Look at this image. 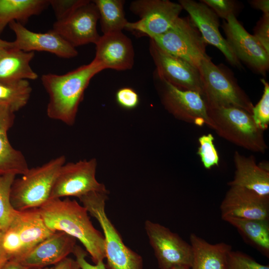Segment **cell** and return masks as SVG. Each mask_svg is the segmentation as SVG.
Returning a JSON list of instances; mask_svg holds the SVG:
<instances>
[{
  "instance_id": "1",
  "label": "cell",
  "mask_w": 269,
  "mask_h": 269,
  "mask_svg": "<svg viewBox=\"0 0 269 269\" xmlns=\"http://www.w3.org/2000/svg\"><path fill=\"white\" fill-rule=\"evenodd\" d=\"M38 211L52 232H63L78 240L96 264L105 259L104 236L93 225L87 209L67 197L49 199Z\"/></svg>"
},
{
  "instance_id": "2",
  "label": "cell",
  "mask_w": 269,
  "mask_h": 269,
  "mask_svg": "<svg viewBox=\"0 0 269 269\" xmlns=\"http://www.w3.org/2000/svg\"><path fill=\"white\" fill-rule=\"evenodd\" d=\"M104 70L102 65L93 59L64 74L42 75L41 83L49 96L47 116L68 126L73 125L85 90L92 78Z\"/></svg>"
},
{
  "instance_id": "3",
  "label": "cell",
  "mask_w": 269,
  "mask_h": 269,
  "mask_svg": "<svg viewBox=\"0 0 269 269\" xmlns=\"http://www.w3.org/2000/svg\"><path fill=\"white\" fill-rule=\"evenodd\" d=\"M109 192H92L79 198L103 232L105 259L109 269H142L141 257L127 246L105 211Z\"/></svg>"
},
{
  "instance_id": "4",
  "label": "cell",
  "mask_w": 269,
  "mask_h": 269,
  "mask_svg": "<svg viewBox=\"0 0 269 269\" xmlns=\"http://www.w3.org/2000/svg\"><path fill=\"white\" fill-rule=\"evenodd\" d=\"M207 107L212 129L220 136L253 152L266 151L264 131L256 126L251 114L236 107Z\"/></svg>"
},
{
  "instance_id": "5",
  "label": "cell",
  "mask_w": 269,
  "mask_h": 269,
  "mask_svg": "<svg viewBox=\"0 0 269 269\" xmlns=\"http://www.w3.org/2000/svg\"><path fill=\"white\" fill-rule=\"evenodd\" d=\"M66 157L60 155L44 164L29 168L15 179L11 187L10 202L17 211L38 208L49 199L55 180Z\"/></svg>"
},
{
  "instance_id": "6",
  "label": "cell",
  "mask_w": 269,
  "mask_h": 269,
  "mask_svg": "<svg viewBox=\"0 0 269 269\" xmlns=\"http://www.w3.org/2000/svg\"><path fill=\"white\" fill-rule=\"evenodd\" d=\"M198 69L207 107H236L252 115V102L227 71L209 56L201 61Z\"/></svg>"
},
{
  "instance_id": "7",
  "label": "cell",
  "mask_w": 269,
  "mask_h": 269,
  "mask_svg": "<svg viewBox=\"0 0 269 269\" xmlns=\"http://www.w3.org/2000/svg\"><path fill=\"white\" fill-rule=\"evenodd\" d=\"M161 49L199 68L208 57L207 43L190 17H179L168 30L152 38Z\"/></svg>"
},
{
  "instance_id": "8",
  "label": "cell",
  "mask_w": 269,
  "mask_h": 269,
  "mask_svg": "<svg viewBox=\"0 0 269 269\" xmlns=\"http://www.w3.org/2000/svg\"><path fill=\"white\" fill-rule=\"evenodd\" d=\"M130 9L139 19L128 21L125 29L152 38L171 27L183 8L168 0H135L131 2Z\"/></svg>"
},
{
  "instance_id": "9",
  "label": "cell",
  "mask_w": 269,
  "mask_h": 269,
  "mask_svg": "<svg viewBox=\"0 0 269 269\" xmlns=\"http://www.w3.org/2000/svg\"><path fill=\"white\" fill-rule=\"evenodd\" d=\"M155 78L161 102L169 113L186 123L212 128L207 104L200 94L178 88L156 74Z\"/></svg>"
},
{
  "instance_id": "10",
  "label": "cell",
  "mask_w": 269,
  "mask_h": 269,
  "mask_svg": "<svg viewBox=\"0 0 269 269\" xmlns=\"http://www.w3.org/2000/svg\"><path fill=\"white\" fill-rule=\"evenodd\" d=\"M97 165L95 158L65 163L58 172L49 199L80 198L92 192H109L105 186L96 179Z\"/></svg>"
},
{
  "instance_id": "11",
  "label": "cell",
  "mask_w": 269,
  "mask_h": 269,
  "mask_svg": "<svg viewBox=\"0 0 269 269\" xmlns=\"http://www.w3.org/2000/svg\"><path fill=\"white\" fill-rule=\"evenodd\" d=\"M144 229L160 269L191 267L193 255L190 244L157 223L146 220Z\"/></svg>"
},
{
  "instance_id": "12",
  "label": "cell",
  "mask_w": 269,
  "mask_h": 269,
  "mask_svg": "<svg viewBox=\"0 0 269 269\" xmlns=\"http://www.w3.org/2000/svg\"><path fill=\"white\" fill-rule=\"evenodd\" d=\"M99 14L93 0H84L64 18L56 20L51 30L74 47L96 44L100 38L97 29Z\"/></svg>"
},
{
  "instance_id": "13",
  "label": "cell",
  "mask_w": 269,
  "mask_h": 269,
  "mask_svg": "<svg viewBox=\"0 0 269 269\" xmlns=\"http://www.w3.org/2000/svg\"><path fill=\"white\" fill-rule=\"evenodd\" d=\"M149 50L156 66L155 74L178 88L196 92L203 98V86L198 68L164 51L151 39Z\"/></svg>"
},
{
  "instance_id": "14",
  "label": "cell",
  "mask_w": 269,
  "mask_h": 269,
  "mask_svg": "<svg viewBox=\"0 0 269 269\" xmlns=\"http://www.w3.org/2000/svg\"><path fill=\"white\" fill-rule=\"evenodd\" d=\"M223 28L226 40L237 58L265 75L269 67V54L254 35L245 29L235 15L228 17Z\"/></svg>"
},
{
  "instance_id": "15",
  "label": "cell",
  "mask_w": 269,
  "mask_h": 269,
  "mask_svg": "<svg viewBox=\"0 0 269 269\" xmlns=\"http://www.w3.org/2000/svg\"><path fill=\"white\" fill-rule=\"evenodd\" d=\"M9 28L15 35L13 48L25 52L45 51L63 58L77 56L76 48L51 29L45 33L33 32L16 21L11 22Z\"/></svg>"
},
{
  "instance_id": "16",
  "label": "cell",
  "mask_w": 269,
  "mask_h": 269,
  "mask_svg": "<svg viewBox=\"0 0 269 269\" xmlns=\"http://www.w3.org/2000/svg\"><path fill=\"white\" fill-rule=\"evenodd\" d=\"M178 3L189 13L206 43L217 47L232 65L240 67V61L220 32L219 21L216 14L201 1L179 0Z\"/></svg>"
},
{
  "instance_id": "17",
  "label": "cell",
  "mask_w": 269,
  "mask_h": 269,
  "mask_svg": "<svg viewBox=\"0 0 269 269\" xmlns=\"http://www.w3.org/2000/svg\"><path fill=\"white\" fill-rule=\"evenodd\" d=\"M220 209L222 217L269 220V197L244 187L231 186Z\"/></svg>"
},
{
  "instance_id": "18",
  "label": "cell",
  "mask_w": 269,
  "mask_h": 269,
  "mask_svg": "<svg viewBox=\"0 0 269 269\" xmlns=\"http://www.w3.org/2000/svg\"><path fill=\"white\" fill-rule=\"evenodd\" d=\"M95 45L94 59L105 69L124 71L133 68L134 51L132 42L122 31L104 34Z\"/></svg>"
},
{
  "instance_id": "19",
  "label": "cell",
  "mask_w": 269,
  "mask_h": 269,
  "mask_svg": "<svg viewBox=\"0 0 269 269\" xmlns=\"http://www.w3.org/2000/svg\"><path fill=\"white\" fill-rule=\"evenodd\" d=\"M76 246V239L63 232H55L18 262L29 269L46 268L56 265L73 254Z\"/></svg>"
},
{
  "instance_id": "20",
  "label": "cell",
  "mask_w": 269,
  "mask_h": 269,
  "mask_svg": "<svg viewBox=\"0 0 269 269\" xmlns=\"http://www.w3.org/2000/svg\"><path fill=\"white\" fill-rule=\"evenodd\" d=\"M14 120V113L8 107L0 105V176L22 175L29 169L23 153L13 148L8 139L7 132Z\"/></svg>"
},
{
  "instance_id": "21",
  "label": "cell",
  "mask_w": 269,
  "mask_h": 269,
  "mask_svg": "<svg viewBox=\"0 0 269 269\" xmlns=\"http://www.w3.org/2000/svg\"><path fill=\"white\" fill-rule=\"evenodd\" d=\"M235 166L233 179L228 183L252 190L259 195L269 197V172L257 164L254 156H245L238 151L234 155Z\"/></svg>"
},
{
  "instance_id": "22",
  "label": "cell",
  "mask_w": 269,
  "mask_h": 269,
  "mask_svg": "<svg viewBox=\"0 0 269 269\" xmlns=\"http://www.w3.org/2000/svg\"><path fill=\"white\" fill-rule=\"evenodd\" d=\"M11 224L18 232L23 256L54 233L46 226L38 208L16 210Z\"/></svg>"
},
{
  "instance_id": "23",
  "label": "cell",
  "mask_w": 269,
  "mask_h": 269,
  "mask_svg": "<svg viewBox=\"0 0 269 269\" xmlns=\"http://www.w3.org/2000/svg\"><path fill=\"white\" fill-rule=\"evenodd\" d=\"M34 57V52L13 48L0 49V83L36 79L38 76L30 65Z\"/></svg>"
},
{
  "instance_id": "24",
  "label": "cell",
  "mask_w": 269,
  "mask_h": 269,
  "mask_svg": "<svg viewBox=\"0 0 269 269\" xmlns=\"http://www.w3.org/2000/svg\"><path fill=\"white\" fill-rule=\"evenodd\" d=\"M190 241L193 255L190 269H226L231 245L224 242L211 244L193 233Z\"/></svg>"
},
{
  "instance_id": "25",
  "label": "cell",
  "mask_w": 269,
  "mask_h": 269,
  "mask_svg": "<svg viewBox=\"0 0 269 269\" xmlns=\"http://www.w3.org/2000/svg\"><path fill=\"white\" fill-rule=\"evenodd\" d=\"M222 218L237 229L247 244L262 255L269 258V220L246 219L229 216Z\"/></svg>"
},
{
  "instance_id": "26",
  "label": "cell",
  "mask_w": 269,
  "mask_h": 269,
  "mask_svg": "<svg viewBox=\"0 0 269 269\" xmlns=\"http://www.w3.org/2000/svg\"><path fill=\"white\" fill-rule=\"evenodd\" d=\"M49 5V0H0V34L11 22L24 25Z\"/></svg>"
},
{
  "instance_id": "27",
  "label": "cell",
  "mask_w": 269,
  "mask_h": 269,
  "mask_svg": "<svg viewBox=\"0 0 269 269\" xmlns=\"http://www.w3.org/2000/svg\"><path fill=\"white\" fill-rule=\"evenodd\" d=\"M99 14L102 32L122 31L128 22L124 11L123 0H94Z\"/></svg>"
},
{
  "instance_id": "28",
  "label": "cell",
  "mask_w": 269,
  "mask_h": 269,
  "mask_svg": "<svg viewBox=\"0 0 269 269\" xmlns=\"http://www.w3.org/2000/svg\"><path fill=\"white\" fill-rule=\"evenodd\" d=\"M32 92L28 80L11 83H0V105L9 108L15 113L27 104Z\"/></svg>"
},
{
  "instance_id": "29",
  "label": "cell",
  "mask_w": 269,
  "mask_h": 269,
  "mask_svg": "<svg viewBox=\"0 0 269 269\" xmlns=\"http://www.w3.org/2000/svg\"><path fill=\"white\" fill-rule=\"evenodd\" d=\"M13 174L0 176V231L3 232L11 224L16 213L10 202V190L15 179Z\"/></svg>"
},
{
  "instance_id": "30",
  "label": "cell",
  "mask_w": 269,
  "mask_h": 269,
  "mask_svg": "<svg viewBox=\"0 0 269 269\" xmlns=\"http://www.w3.org/2000/svg\"><path fill=\"white\" fill-rule=\"evenodd\" d=\"M214 137L211 134H203L198 138L199 147L197 154L200 158L204 167L210 169L218 166L220 157L214 144Z\"/></svg>"
},
{
  "instance_id": "31",
  "label": "cell",
  "mask_w": 269,
  "mask_h": 269,
  "mask_svg": "<svg viewBox=\"0 0 269 269\" xmlns=\"http://www.w3.org/2000/svg\"><path fill=\"white\" fill-rule=\"evenodd\" d=\"M1 243L9 260L18 261L23 256L20 239L16 228L12 225L1 232Z\"/></svg>"
},
{
  "instance_id": "32",
  "label": "cell",
  "mask_w": 269,
  "mask_h": 269,
  "mask_svg": "<svg viewBox=\"0 0 269 269\" xmlns=\"http://www.w3.org/2000/svg\"><path fill=\"white\" fill-rule=\"evenodd\" d=\"M264 88L262 96L254 106L252 117L256 126L261 130H266L269 124V84L264 79H261Z\"/></svg>"
},
{
  "instance_id": "33",
  "label": "cell",
  "mask_w": 269,
  "mask_h": 269,
  "mask_svg": "<svg viewBox=\"0 0 269 269\" xmlns=\"http://www.w3.org/2000/svg\"><path fill=\"white\" fill-rule=\"evenodd\" d=\"M226 269H269V265H264L242 252L231 250L227 257Z\"/></svg>"
},
{
  "instance_id": "34",
  "label": "cell",
  "mask_w": 269,
  "mask_h": 269,
  "mask_svg": "<svg viewBox=\"0 0 269 269\" xmlns=\"http://www.w3.org/2000/svg\"><path fill=\"white\" fill-rule=\"evenodd\" d=\"M218 16L227 20L231 15H235L237 4L232 0H202Z\"/></svg>"
},
{
  "instance_id": "35",
  "label": "cell",
  "mask_w": 269,
  "mask_h": 269,
  "mask_svg": "<svg viewBox=\"0 0 269 269\" xmlns=\"http://www.w3.org/2000/svg\"><path fill=\"white\" fill-rule=\"evenodd\" d=\"M84 0H49L54 12L56 20H61L80 5Z\"/></svg>"
},
{
  "instance_id": "36",
  "label": "cell",
  "mask_w": 269,
  "mask_h": 269,
  "mask_svg": "<svg viewBox=\"0 0 269 269\" xmlns=\"http://www.w3.org/2000/svg\"><path fill=\"white\" fill-rule=\"evenodd\" d=\"M116 99L121 107L128 110L136 107L139 102L137 93L135 90L129 87L119 89L116 93Z\"/></svg>"
},
{
  "instance_id": "37",
  "label": "cell",
  "mask_w": 269,
  "mask_h": 269,
  "mask_svg": "<svg viewBox=\"0 0 269 269\" xmlns=\"http://www.w3.org/2000/svg\"><path fill=\"white\" fill-rule=\"evenodd\" d=\"M253 35L269 54V14H263L255 27Z\"/></svg>"
},
{
  "instance_id": "38",
  "label": "cell",
  "mask_w": 269,
  "mask_h": 269,
  "mask_svg": "<svg viewBox=\"0 0 269 269\" xmlns=\"http://www.w3.org/2000/svg\"><path fill=\"white\" fill-rule=\"evenodd\" d=\"M73 254L81 269H106L103 261L99 262L95 265L88 263L86 259L87 252L79 246H75Z\"/></svg>"
},
{
  "instance_id": "39",
  "label": "cell",
  "mask_w": 269,
  "mask_h": 269,
  "mask_svg": "<svg viewBox=\"0 0 269 269\" xmlns=\"http://www.w3.org/2000/svg\"><path fill=\"white\" fill-rule=\"evenodd\" d=\"M52 269H81L76 261L72 258H66L52 267Z\"/></svg>"
},
{
  "instance_id": "40",
  "label": "cell",
  "mask_w": 269,
  "mask_h": 269,
  "mask_svg": "<svg viewBox=\"0 0 269 269\" xmlns=\"http://www.w3.org/2000/svg\"><path fill=\"white\" fill-rule=\"evenodd\" d=\"M249 2L253 7L262 11L264 14H269V0H252Z\"/></svg>"
},
{
  "instance_id": "41",
  "label": "cell",
  "mask_w": 269,
  "mask_h": 269,
  "mask_svg": "<svg viewBox=\"0 0 269 269\" xmlns=\"http://www.w3.org/2000/svg\"><path fill=\"white\" fill-rule=\"evenodd\" d=\"M1 269H29L15 260H9Z\"/></svg>"
},
{
  "instance_id": "42",
  "label": "cell",
  "mask_w": 269,
  "mask_h": 269,
  "mask_svg": "<svg viewBox=\"0 0 269 269\" xmlns=\"http://www.w3.org/2000/svg\"><path fill=\"white\" fill-rule=\"evenodd\" d=\"M1 232L0 231V269L9 261L8 258L4 252L1 243Z\"/></svg>"
},
{
  "instance_id": "43",
  "label": "cell",
  "mask_w": 269,
  "mask_h": 269,
  "mask_svg": "<svg viewBox=\"0 0 269 269\" xmlns=\"http://www.w3.org/2000/svg\"><path fill=\"white\" fill-rule=\"evenodd\" d=\"M13 48L12 41H7L4 40L0 38V49L3 48Z\"/></svg>"
},
{
  "instance_id": "44",
  "label": "cell",
  "mask_w": 269,
  "mask_h": 269,
  "mask_svg": "<svg viewBox=\"0 0 269 269\" xmlns=\"http://www.w3.org/2000/svg\"><path fill=\"white\" fill-rule=\"evenodd\" d=\"M170 269H190V268L185 266H176Z\"/></svg>"
},
{
  "instance_id": "45",
  "label": "cell",
  "mask_w": 269,
  "mask_h": 269,
  "mask_svg": "<svg viewBox=\"0 0 269 269\" xmlns=\"http://www.w3.org/2000/svg\"><path fill=\"white\" fill-rule=\"evenodd\" d=\"M36 269H52V268L46 267V268H44Z\"/></svg>"
}]
</instances>
